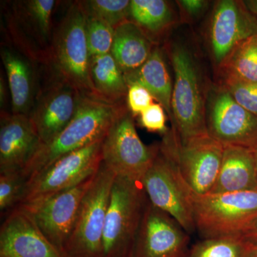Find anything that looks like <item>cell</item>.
Instances as JSON below:
<instances>
[{
    "mask_svg": "<svg viewBox=\"0 0 257 257\" xmlns=\"http://www.w3.org/2000/svg\"><path fill=\"white\" fill-rule=\"evenodd\" d=\"M205 113L208 135L224 146L252 148L257 143V116L218 83L207 89Z\"/></svg>",
    "mask_w": 257,
    "mask_h": 257,
    "instance_id": "cell-11",
    "label": "cell"
},
{
    "mask_svg": "<svg viewBox=\"0 0 257 257\" xmlns=\"http://www.w3.org/2000/svg\"><path fill=\"white\" fill-rule=\"evenodd\" d=\"M101 144L98 142L71 152L32 176L20 204L42 200L92 177L102 162Z\"/></svg>",
    "mask_w": 257,
    "mask_h": 257,
    "instance_id": "cell-9",
    "label": "cell"
},
{
    "mask_svg": "<svg viewBox=\"0 0 257 257\" xmlns=\"http://www.w3.org/2000/svg\"><path fill=\"white\" fill-rule=\"evenodd\" d=\"M40 146L30 116L1 113L0 174L23 172Z\"/></svg>",
    "mask_w": 257,
    "mask_h": 257,
    "instance_id": "cell-17",
    "label": "cell"
},
{
    "mask_svg": "<svg viewBox=\"0 0 257 257\" xmlns=\"http://www.w3.org/2000/svg\"><path fill=\"white\" fill-rule=\"evenodd\" d=\"M196 231L202 239L241 236L257 220V189L192 196Z\"/></svg>",
    "mask_w": 257,
    "mask_h": 257,
    "instance_id": "cell-4",
    "label": "cell"
},
{
    "mask_svg": "<svg viewBox=\"0 0 257 257\" xmlns=\"http://www.w3.org/2000/svg\"><path fill=\"white\" fill-rule=\"evenodd\" d=\"M170 55L175 82L172 97V131L177 142L188 143L207 135L206 97L202 75L192 51L182 43L172 44Z\"/></svg>",
    "mask_w": 257,
    "mask_h": 257,
    "instance_id": "cell-2",
    "label": "cell"
},
{
    "mask_svg": "<svg viewBox=\"0 0 257 257\" xmlns=\"http://www.w3.org/2000/svg\"><path fill=\"white\" fill-rule=\"evenodd\" d=\"M245 241L243 257H257V243Z\"/></svg>",
    "mask_w": 257,
    "mask_h": 257,
    "instance_id": "cell-34",
    "label": "cell"
},
{
    "mask_svg": "<svg viewBox=\"0 0 257 257\" xmlns=\"http://www.w3.org/2000/svg\"><path fill=\"white\" fill-rule=\"evenodd\" d=\"M156 45L131 20H126L114 29L111 54L124 73L143 65Z\"/></svg>",
    "mask_w": 257,
    "mask_h": 257,
    "instance_id": "cell-22",
    "label": "cell"
},
{
    "mask_svg": "<svg viewBox=\"0 0 257 257\" xmlns=\"http://www.w3.org/2000/svg\"><path fill=\"white\" fill-rule=\"evenodd\" d=\"M0 257H64L30 214L18 205L0 228Z\"/></svg>",
    "mask_w": 257,
    "mask_h": 257,
    "instance_id": "cell-16",
    "label": "cell"
},
{
    "mask_svg": "<svg viewBox=\"0 0 257 257\" xmlns=\"http://www.w3.org/2000/svg\"><path fill=\"white\" fill-rule=\"evenodd\" d=\"M128 85L137 84L147 89L157 102L165 108L172 121V97L173 84L163 50L156 45L146 62L139 68L124 73Z\"/></svg>",
    "mask_w": 257,
    "mask_h": 257,
    "instance_id": "cell-20",
    "label": "cell"
},
{
    "mask_svg": "<svg viewBox=\"0 0 257 257\" xmlns=\"http://www.w3.org/2000/svg\"><path fill=\"white\" fill-rule=\"evenodd\" d=\"M178 5L182 18L187 21L197 20L205 13L209 3L205 0H179Z\"/></svg>",
    "mask_w": 257,
    "mask_h": 257,
    "instance_id": "cell-33",
    "label": "cell"
},
{
    "mask_svg": "<svg viewBox=\"0 0 257 257\" xmlns=\"http://www.w3.org/2000/svg\"><path fill=\"white\" fill-rule=\"evenodd\" d=\"M216 71L220 81L236 79L257 82V36L240 44Z\"/></svg>",
    "mask_w": 257,
    "mask_h": 257,
    "instance_id": "cell-25",
    "label": "cell"
},
{
    "mask_svg": "<svg viewBox=\"0 0 257 257\" xmlns=\"http://www.w3.org/2000/svg\"><path fill=\"white\" fill-rule=\"evenodd\" d=\"M218 84L222 85L240 106L257 116V82L224 79Z\"/></svg>",
    "mask_w": 257,
    "mask_h": 257,
    "instance_id": "cell-30",
    "label": "cell"
},
{
    "mask_svg": "<svg viewBox=\"0 0 257 257\" xmlns=\"http://www.w3.org/2000/svg\"><path fill=\"white\" fill-rule=\"evenodd\" d=\"M141 182L152 205L174 218L189 235L195 232L194 193L182 178L170 152L162 144Z\"/></svg>",
    "mask_w": 257,
    "mask_h": 257,
    "instance_id": "cell-7",
    "label": "cell"
},
{
    "mask_svg": "<svg viewBox=\"0 0 257 257\" xmlns=\"http://www.w3.org/2000/svg\"><path fill=\"white\" fill-rule=\"evenodd\" d=\"M90 77L97 97L115 104L126 103L128 86L124 74L111 53L91 57Z\"/></svg>",
    "mask_w": 257,
    "mask_h": 257,
    "instance_id": "cell-23",
    "label": "cell"
},
{
    "mask_svg": "<svg viewBox=\"0 0 257 257\" xmlns=\"http://www.w3.org/2000/svg\"><path fill=\"white\" fill-rule=\"evenodd\" d=\"M159 150L160 143L147 145L142 141L127 108L114 120L102 140L101 158L115 175L141 182Z\"/></svg>",
    "mask_w": 257,
    "mask_h": 257,
    "instance_id": "cell-8",
    "label": "cell"
},
{
    "mask_svg": "<svg viewBox=\"0 0 257 257\" xmlns=\"http://www.w3.org/2000/svg\"><path fill=\"white\" fill-rule=\"evenodd\" d=\"M116 175L101 162L83 197L64 257H102L104 224Z\"/></svg>",
    "mask_w": 257,
    "mask_h": 257,
    "instance_id": "cell-6",
    "label": "cell"
},
{
    "mask_svg": "<svg viewBox=\"0 0 257 257\" xmlns=\"http://www.w3.org/2000/svg\"><path fill=\"white\" fill-rule=\"evenodd\" d=\"M126 109V103L115 104L83 94L72 121L50 143L40 147L22 174L28 180L64 155L102 141L114 120Z\"/></svg>",
    "mask_w": 257,
    "mask_h": 257,
    "instance_id": "cell-1",
    "label": "cell"
},
{
    "mask_svg": "<svg viewBox=\"0 0 257 257\" xmlns=\"http://www.w3.org/2000/svg\"><path fill=\"white\" fill-rule=\"evenodd\" d=\"M170 152L182 178L194 194L211 192L220 170L224 146L209 135L180 144L172 130L162 143Z\"/></svg>",
    "mask_w": 257,
    "mask_h": 257,
    "instance_id": "cell-10",
    "label": "cell"
},
{
    "mask_svg": "<svg viewBox=\"0 0 257 257\" xmlns=\"http://www.w3.org/2000/svg\"><path fill=\"white\" fill-rule=\"evenodd\" d=\"M82 95L52 74L50 84L37 96L30 114L41 145L50 143L72 121Z\"/></svg>",
    "mask_w": 257,
    "mask_h": 257,
    "instance_id": "cell-15",
    "label": "cell"
},
{
    "mask_svg": "<svg viewBox=\"0 0 257 257\" xmlns=\"http://www.w3.org/2000/svg\"><path fill=\"white\" fill-rule=\"evenodd\" d=\"M155 100L151 93L143 86L137 84L128 85L126 106L134 118L140 116Z\"/></svg>",
    "mask_w": 257,
    "mask_h": 257,
    "instance_id": "cell-32",
    "label": "cell"
},
{
    "mask_svg": "<svg viewBox=\"0 0 257 257\" xmlns=\"http://www.w3.org/2000/svg\"><path fill=\"white\" fill-rule=\"evenodd\" d=\"M90 59L85 13L79 1L74 2L54 30L47 64L57 78L83 94L96 96L91 81Z\"/></svg>",
    "mask_w": 257,
    "mask_h": 257,
    "instance_id": "cell-3",
    "label": "cell"
},
{
    "mask_svg": "<svg viewBox=\"0 0 257 257\" xmlns=\"http://www.w3.org/2000/svg\"><path fill=\"white\" fill-rule=\"evenodd\" d=\"M130 20L157 45L175 25V10L165 0H131Z\"/></svg>",
    "mask_w": 257,
    "mask_h": 257,
    "instance_id": "cell-24",
    "label": "cell"
},
{
    "mask_svg": "<svg viewBox=\"0 0 257 257\" xmlns=\"http://www.w3.org/2000/svg\"><path fill=\"white\" fill-rule=\"evenodd\" d=\"M253 36H257V19L243 1L216 2L209 29V51L216 70L240 44Z\"/></svg>",
    "mask_w": 257,
    "mask_h": 257,
    "instance_id": "cell-13",
    "label": "cell"
},
{
    "mask_svg": "<svg viewBox=\"0 0 257 257\" xmlns=\"http://www.w3.org/2000/svg\"><path fill=\"white\" fill-rule=\"evenodd\" d=\"M7 89L5 87V79L3 77L0 79V103H1V108L5 106L6 102Z\"/></svg>",
    "mask_w": 257,
    "mask_h": 257,
    "instance_id": "cell-36",
    "label": "cell"
},
{
    "mask_svg": "<svg viewBox=\"0 0 257 257\" xmlns=\"http://www.w3.org/2000/svg\"><path fill=\"white\" fill-rule=\"evenodd\" d=\"M252 150L253 155H254L255 163H256V176H257V143L251 148Z\"/></svg>",
    "mask_w": 257,
    "mask_h": 257,
    "instance_id": "cell-38",
    "label": "cell"
},
{
    "mask_svg": "<svg viewBox=\"0 0 257 257\" xmlns=\"http://www.w3.org/2000/svg\"><path fill=\"white\" fill-rule=\"evenodd\" d=\"M167 115L165 108L160 103L154 102L138 116L139 122L149 133L165 135L170 130L166 124Z\"/></svg>",
    "mask_w": 257,
    "mask_h": 257,
    "instance_id": "cell-31",
    "label": "cell"
},
{
    "mask_svg": "<svg viewBox=\"0 0 257 257\" xmlns=\"http://www.w3.org/2000/svg\"><path fill=\"white\" fill-rule=\"evenodd\" d=\"M1 57L8 77L14 114L30 116L36 100V74L32 60L18 49L3 47Z\"/></svg>",
    "mask_w": 257,
    "mask_h": 257,
    "instance_id": "cell-18",
    "label": "cell"
},
{
    "mask_svg": "<svg viewBox=\"0 0 257 257\" xmlns=\"http://www.w3.org/2000/svg\"><path fill=\"white\" fill-rule=\"evenodd\" d=\"M184 257H187V255H186V256H184Z\"/></svg>",
    "mask_w": 257,
    "mask_h": 257,
    "instance_id": "cell-39",
    "label": "cell"
},
{
    "mask_svg": "<svg viewBox=\"0 0 257 257\" xmlns=\"http://www.w3.org/2000/svg\"><path fill=\"white\" fill-rule=\"evenodd\" d=\"M243 239L249 242L257 243V220L243 236Z\"/></svg>",
    "mask_w": 257,
    "mask_h": 257,
    "instance_id": "cell-35",
    "label": "cell"
},
{
    "mask_svg": "<svg viewBox=\"0 0 257 257\" xmlns=\"http://www.w3.org/2000/svg\"><path fill=\"white\" fill-rule=\"evenodd\" d=\"M86 35L91 57L111 53L114 28L109 24L86 15Z\"/></svg>",
    "mask_w": 257,
    "mask_h": 257,
    "instance_id": "cell-28",
    "label": "cell"
},
{
    "mask_svg": "<svg viewBox=\"0 0 257 257\" xmlns=\"http://www.w3.org/2000/svg\"><path fill=\"white\" fill-rule=\"evenodd\" d=\"M257 189L256 163L248 147L224 146L222 161L212 194Z\"/></svg>",
    "mask_w": 257,
    "mask_h": 257,
    "instance_id": "cell-19",
    "label": "cell"
},
{
    "mask_svg": "<svg viewBox=\"0 0 257 257\" xmlns=\"http://www.w3.org/2000/svg\"><path fill=\"white\" fill-rule=\"evenodd\" d=\"M189 240L190 235L174 218L149 201L131 257H184Z\"/></svg>",
    "mask_w": 257,
    "mask_h": 257,
    "instance_id": "cell-14",
    "label": "cell"
},
{
    "mask_svg": "<svg viewBox=\"0 0 257 257\" xmlns=\"http://www.w3.org/2000/svg\"><path fill=\"white\" fill-rule=\"evenodd\" d=\"M95 175L73 187L42 200L20 204L28 211L39 229L62 256L78 215L83 197Z\"/></svg>",
    "mask_w": 257,
    "mask_h": 257,
    "instance_id": "cell-12",
    "label": "cell"
},
{
    "mask_svg": "<svg viewBox=\"0 0 257 257\" xmlns=\"http://www.w3.org/2000/svg\"><path fill=\"white\" fill-rule=\"evenodd\" d=\"M79 3L87 16L100 19L113 28L130 20L131 0H84Z\"/></svg>",
    "mask_w": 257,
    "mask_h": 257,
    "instance_id": "cell-26",
    "label": "cell"
},
{
    "mask_svg": "<svg viewBox=\"0 0 257 257\" xmlns=\"http://www.w3.org/2000/svg\"><path fill=\"white\" fill-rule=\"evenodd\" d=\"M243 2L248 11L257 19V0H246Z\"/></svg>",
    "mask_w": 257,
    "mask_h": 257,
    "instance_id": "cell-37",
    "label": "cell"
},
{
    "mask_svg": "<svg viewBox=\"0 0 257 257\" xmlns=\"http://www.w3.org/2000/svg\"><path fill=\"white\" fill-rule=\"evenodd\" d=\"M28 179L22 172L0 174V211L9 214L23 200Z\"/></svg>",
    "mask_w": 257,
    "mask_h": 257,
    "instance_id": "cell-29",
    "label": "cell"
},
{
    "mask_svg": "<svg viewBox=\"0 0 257 257\" xmlns=\"http://www.w3.org/2000/svg\"><path fill=\"white\" fill-rule=\"evenodd\" d=\"M245 243L241 236L202 239L189 248L187 257H243Z\"/></svg>",
    "mask_w": 257,
    "mask_h": 257,
    "instance_id": "cell-27",
    "label": "cell"
},
{
    "mask_svg": "<svg viewBox=\"0 0 257 257\" xmlns=\"http://www.w3.org/2000/svg\"><path fill=\"white\" fill-rule=\"evenodd\" d=\"M55 0H27L15 3L13 21L36 42L47 59L53 37L52 14Z\"/></svg>",
    "mask_w": 257,
    "mask_h": 257,
    "instance_id": "cell-21",
    "label": "cell"
},
{
    "mask_svg": "<svg viewBox=\"0 0 257 257\" xmlns=\"http://www.w3.org/2000/svg\"><path fill=\"white\" fill-rule=\"evenodd\" d=\"M148 202L141 182L116 176L103 233L102 257H131Z\"/></svg>",
    "mask_w": 257,
    "mask_h": 257,
    "instance_id": "cell-5",
    "label": "cell"
}]
</instances>
